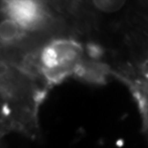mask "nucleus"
Wrapping results in <instances>:
<instances>
[{
    "label": "nucleus",
    "mask_w": 148,
    "mask_h": 148,
    "mask_svg": "<svg viewBox=\"0 0 148 148\" xmlns=\"http://www.w3.org/2000/svg\"><path fill=\"white\" fill-rule=\"evenodd\" d=\"M82 52L75 41H53L40 52L36 67L47 81L59 82L79 69Z\"/></svg>",
    "instance_id": "obj_1"
},
{
    "label": "nucleus",
    "mask_w": 148,
    "mask_h": 148,
    "mask_svg": "<svg viewBox=\"0 0 148 148\" xmlns=\"http://www.w3.org/2000/svg\"><path fill=\"white\" fill-rule=\"evenodd\" d=\"M2 12L26 32L40 27L48 16L44 4L36 1H8Z\"/></svg>",
    "instance_id": "obj_2"
},
{
    "label": "nucleus",
    "mask_w": 148,
    "mask_h": 148,
    "mask_svg": "<svg viewBox=\"0 0 148 148\" xmlns=\"http://www.w3.org/2000/svg\"><path fill=\"white\" fill-rule=\"evenodd\" d=\"M24 29L4 14V17L0 19V43L13 44L20 40L26 35Z\"/></svg>",
    "instance_id": "obj_3"
},
{
    "label": "nucleus",
    "mask_w": 148,
    "mask_h": 148,
    "mask_svg": "<svg viewBox=\"0 0 148 148\" xmlns=\"http://www.w3.org/2000/svg\"><path fill=\"white\" fill-rule=\"evenodd\" d=\"M94 5L103 12H115L122 7L123 2L121 1H94Z\"/></svg>",
    "instance_id": "obj_4"
},
{
    "label": "nucleus",
    "mask_w": 148,
    "mask_h": 148,
    "mask_svg": "<svg viewBox=\"0 0 148 148\" xmlns=\"http://www.w3.org/2000/svg\"><path fill=\"white\" fill-rule=\"evenodd\" d=\"M6 132V130L4 129V127L2 126V124L0 123V135H2L3 133H5Z\"/></svg>",
    "instance_id": "obj_5"
},
{
    "label": "nucleus",
    "mask_w": 148,
    "mask_h": 148,
    "mask_svg": "<svg viewBox=\"0 0 148 148\" xmlns=\"http://www.w3.org/2000/svg\"><path fill=\"white\" fill-rule=\"evenodd\" d=\"M0 148H2V145H1V143H0Z\"/></svg>",
    "instance_id": "obj_6"
}]
</instances>
